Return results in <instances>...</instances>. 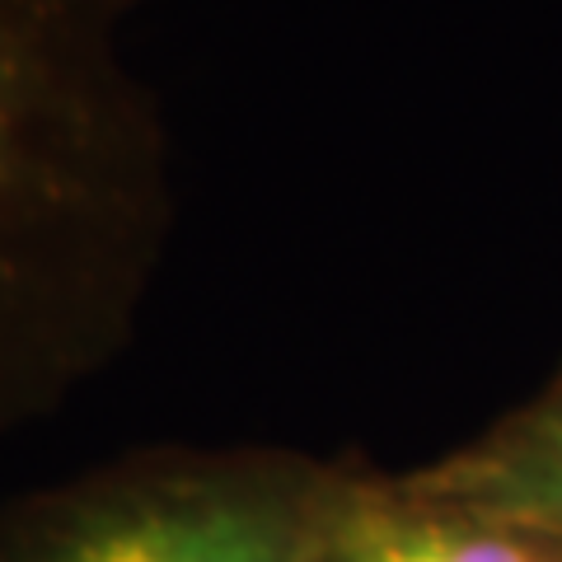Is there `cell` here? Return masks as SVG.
Instances as JSON below:
<instances>
[{"instance_id": "6da1fadb", "label": "cell", "mask_w": 562, "mask_h": 562, "mask_svg": "<svg viewBox=\"0 0 562 562\" xmlns=\"http://www.w3.org/2000/svg\"><path fill=\"white\" fill-rule=\"evenodd\" d=\"M179 225L136 0H0V436L132 342Z\"/></svg>"}, {"instance_id": "7a4b0ae2", "label": "cell", "mask_w": 562, "mask_h": 562, "mask_svg": "<svg viewBox=\"0 0 562 562\" xmlns=\"http://www.w3.org/2000/svg\"><path fill=\"white\" fill-rule=\"evenodd\" d=\"M347 460L150 446L0 506V562H305Z\"/></svg>"}, {"instance_id": "3957f363", "label": "cell", "mask_w": 562, "mask_h": 562, "mask_svg": "<svg viewBox=\"0 0 562 562\" xmlns=\"http://www.w3.org/2000/svg\"><path fill=\"white\" fill-rule=\"evenodd\" d=\"M305 562H562V543L436 497L408 469L347 464Z\"/></svg>"}, {"instance_id": "277c9868", "label": "cell", "mask_w": 562, "mask_h": 562, "mask_svg": "<svg viewBox=\"0 0 562 562\" xmlns=\"http://www.w3.org/2000/svg\"><path fill=\"white\" fill-rule=\"evenodd\" d=\"M408 473L436 497L562 543V366L479 436Z\"/></svg>"}]
</instances>
